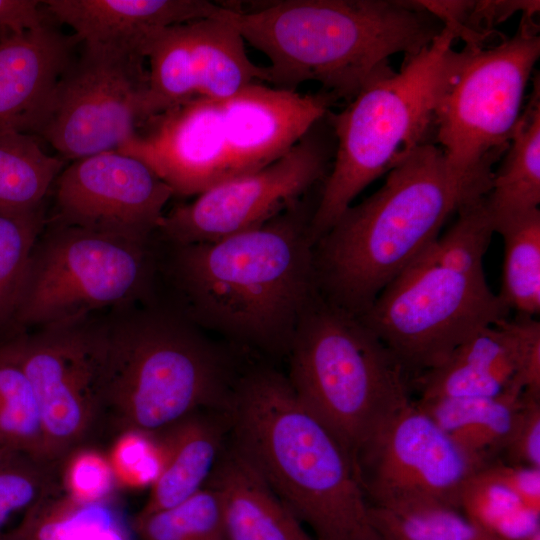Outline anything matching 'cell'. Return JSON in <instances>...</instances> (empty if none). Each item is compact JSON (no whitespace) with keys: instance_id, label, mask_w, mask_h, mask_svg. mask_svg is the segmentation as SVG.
I'll use <instances>...</instances> for the list:
<instances>
[{"instance_id":"8992f818","label":"cell","mask_w":540,"mask_h":540,"mask_svg":"<svg viewBox=\"0 0 540 540\" xmlns=\"http://www.w3.org/2000/svg\"><path fill=\"white\" fill-rule=\"evenodd\" d=\"M102 320V409L117 434L156 435L206 409L225 412L240 376L225 352L173 309L135 303Z\"/></svg>"},{"instance_id":"d4e9b609","label":"cell","mask_w":540,"mask_h":540,"mask_svg":"<svg viewBox=\"0 0 540 540\" xmlns=\"http://www.w3.org/2000/svg\"><path fill=\"white\" fill-rule=\"evenodd\" d=\"M61 463L15 450L0 454V540H16L12 522L19 526L22 540H30L63 498Z\"/></svg>"},{"instance_id":"7a4b0ae2","label":"cell","mask_w":540,"mask_h":540,"mask_svg":"<svg viewBox=\"0 0 540 540\" xmlns=\"http://www.w3.org/2000/svg\"><path fill=\"white\" fill-rule=\"evenodd\" d=\"M223 17L270 60L272 87L296 91L307 81L349 102L392 71L389 57L419 52L444 24L418 1L282 0Z\"/></svg>"},{"instance_id":"836d02e7","label":"cell","mask_w":540,"mask_h":540,"mask_svg":"<svg viewBox=\"0 0 540 540\" xmlns=\"http://www.w3.org/2000/svg\"><path fill=\"white\" fill-rule=\"evenodd\" d=\"M116 485L140 489L152 486L162 467V451L155 435L139 431L118 433L106 454Z\"/></svg>"},{"instance_id":"8fae6325","label":"cell","mask_w":540,"mask_h":540,"mask_svg":"<svg viewBox=\"0 0 540 540\" xmlns=\"http://www.w3.org/2000/svg\"><path fill=\"white\" fill-rule=\"evenodd\" d=\"M430 245L358 317L412 380L440 365L477 330L507 318L510 311L490 289L484 270L445 262Z\"/></svg>"},{"instance_id":"ac0fdd59","label":"cell","mask_w":540,"mask_h":540,"mask_svg":"<svg viewBox=\"0 0 540 540\" xmlns=\"http://www.w3.org/2000/svg\"><path fill=\"white\" fill-rule=\"evenodd\" d=\"M412 387L418 400L540 392L539 321L518 315L477 330Z\"/></svg>"},{"instance_id":"8d00e7d4","label":"cell","mask_w":540,"mask_h":540,"mask_svg":"<svg viewBox=\"0 0 540 540\" xmlns=\"http://www.w3.org/2000/svg\"><path fill=\"white\" fill-rule=\"evenodd\" d=\"M42 1L0 0V35L22 33L48 23Z\"/></svg>"},{"instance_id":"4dcf8cb0","label":"cell","mask_w":540,"mask_h":540,"mask_svg":"<svg viewBox=\"0 0 540 540\" xmlns=\"http://www.w3.org/2000/svg\"><path fill=\"white\" fill-rule=\"evenodd\" d=\"M0 441L11 450L50 461L33 388L24 372L1 356Z\"/></svg>"},{"instance_id":"52a82bcc","label":"cell","mask_w":540,"mask_h":540,"mask_svg":"<svg viewBox=\"0 0 540 540\" xmlns=\"http://www.w3.org/2000/svg\"><path fill=\"white\" fill-rule=\"evenodd\" d=\"M458 31L445 24L399 72L369 81L347 106L325 115L334 138L331 169L315 206L310 235L322 237L369 184L429 142L437 108L462 58Z\"/></svg>"},{"instance_id":"e575fe53","label":"cell","mask_w":540,"mask_h":540,"mask_svg":"<svg viewBox=\"0 0 540 540\" xmlns=\"http://www.w3.org/2000/svg\"><path fill=\"white\" fill-rule=\"evenodd\" d=\"M503 453L509 463L540 468V396L524 393L523 404Z\"/></svg>"},{"instance_id":"f35d334b","label":"cell","mask_w":540,"mask_h":540,"mask_svg":"<svg viewBox=\"0 0 540 540\" xmlns=\"http://www.w3.org/2000/svg\"><path fill=\"white\" fill-rule=\"evenodd\" d=\"M8 450H11L9 448H7L1 441H0V454L8 451Z\"/></svg>"},{"instance_id":"d6a6232c","label":"cell","mask_w":540,"mask_h":540,"mask_svg":"<svg viewBox=\"0 0 540 540\" xmlns=\"http://www.w3.org/2000/svg\"><path fill=\"white\" fill-rule=\"evenodd\" d=\"M60 478L64 499L72 507L100 503L116 487L107 455L84 445L64 458Z\"/></svg>"},{"instance_id":"277c9868","label":"cell","mask_w":540,"mask_h":540,"mask_svg":"<svg viewBox=\"0 0 540 540\" xmlns=\"http://www.w3.org/2000/svg\"><path fill=\"white\" fill-rule=\"evenodd\" d=\"M337 98L262 83L219 99L197 98L148 118L121 152L150 166L173 190L192 196L265 167L321 120Z\"/></svg>"},{"instance_id":"5bb4252c","label":"cell","mask_w":540,"mask_h":540,"mask_svg":"<svg viewBox=\"0 0 540 540\" xmlns=\"http://www.w3.org/2000/svg\"><path fill=\"white\" fill-rule=\"evenodd\" d=\"M145 60L138 54L83 47L58 81L37 137L74 161L121 150L146 121Z\"/></svg>"},{"instance_id":"ffe728a7","label":"cell","mask_w":540,"mask_h":540,"mask_svg":"<svg viewBox=\"0 0 540 540\" xmlns=\"http://www.w3.org/2000/svg\"><path fill=\"white\" fill-rule=\"evenodd\" d=\"M49 18L69 26L83 47L144 57L149 38L166 27L221 14L206 0H46ZM145 58V57H144Z\"/></svg>"},{"instance_id":"6da1fadb","label":"cell","mask_w":540,"mask_h":540,"mask_svg":"<svg viewBox=\"0 0 540 540\" xmlns=\"http://www.w3.org/2000/svg\"><path fill=\"white\" fill-rule=\"evenodd\" d=\"M303 200L265 224L226 238L170 245L164 266L173 310L238 343L288 352L317 293L310 222Z\"/></svg>"},{"instance_id":"1f68e13d","label":"cell","mask_w":540,"mask_h":540,"mask_svg":"<svg viewBox=\"0 0 540 540\" xmlns=\"http://www.w3.org/2000/svg\"><path fill=\"white\" fill-rule=\"evenodd\" d=\"M132 527L140 540H227L219 495L207 483L176 506L134 517Z\"/></svg>"},{"instance_id":"4316f807","label":"cell","mask_w":540,"mask_h":540,"mask_svg":"<svg viewBox=\"0 0 540 540\" xmlns=\"http://www.w3.org/2000/svg\"><path fill=\"white\" fill-rule=\"evenodd\" d=\"M494 231L504 243L499 295L519 316L535 318L540 312V210L502 221Z\"/></svg>"},{"instance_id":"5b68a950","label":"cell","mask_w":540,"mask_h":540,"mask_svg":"<svg viewBox=\"0 0 540 540\" xmlns=\"http://www.w3.org/2000/svg\"><path fill=\"white\" fill-rule=\"evenodd\" d=\"M472 200L450 176L442 149L431 141L420 145L388 172L376 192L349 206L316 241L317 292L362 316L437 239L448 217Z\"/></svg>"},{"instance_id":"f1b7e54d","label":"cell","mask_w":540,"mask_h":540,"mask_svg":"<svg viewBox=\"0 0 540 540\" xmlns=\"http://www.w3.org/2000/svg\"><path fill=\"white\" fill-rule=\"evenodd\" d=\"M369 515L381 540H500L445 505L370 506Z\"/></svg>"},{"instance_id":"ba28073f","label":"cell","mask_w":540,"mask_h":540,"mask_svg":"<svg viewBox=\"0 0 540 540\" xmlns=\"http://www.w3.org/2000/svg\"><path fill=\"white\" fill-rule=\"evenodd\" d=\"M288 353L294 392L338 437L355 466L362 448L412 402V378L392 352L358 317L318 292Z\"/></svg>"},{"instance_id":"4fadbf2b","label":"cell","mask_w":540,"mask_h":540,"mask_svg":"<svg viewBox=\"0 0 540 540\" xmlns=\"http://www.w3.org/2000/svg\"><path fill=\"white\" fill-rule=\"evenodd\" d=\"M335 138L325 116L280 158L219 182L161 218L156 232L168 244L207 243L257 228L302 200L326 179Z\"/></svg>"},{"instance_id":"44dd1931","label":"cell","mask_w":540,"mask_h":540,"mask_svg":"<svg viewBox=\"0 0 540 540\" xmlns=\"http://www.w3.org/2000/svg\"><path fill=\"white\" fill-rule=\"evenodd\" d=\"M207 484L219 495L227 540H315L232 445Z\"/></svg>"},{"instance_id":"83f0119b","label":"cell","mask_w":540,"mask_h":540,"mask_svg":"<svg viewBox=\"0 0 540 540\" xmlns=\"http://www.w3.org/2000/svg\"><path fill=\"white\" fill-rule=\"evenodd\" d=\"M459 509L500 540H524L540 530V511L526 506L484 468L475 471L464 484Z\"/></svg>"},{"instance_id":"74e56055","label":"cell","mask_w":540,"mask_h":540,"mask_svg":"<svg viewBox=\"0 0 540 540\" xmlns=\"http://www.w3.org/2000/svg\"><path fill=\"white\" fill-rule=\"evenodd\" d=\"M524 540H540V530L535 531Z\"/></svg>"},{"instance_id":"9c48e42d","label":"cell","mask_w":540,"mask_h":540,"mask_svg":"<svg viewBox=\"0 0 540 540\" xmlns=\"http://www.w3.org/2000/svg\"><path fill=\"white\" fill-rule=\"evenodd\" d=\"M525 13L512 38L488 48L466 44L437 108L434 134L453 180L471 197L488 194L492 166L507 149L540 56V37Z\"/></svg>"},{"instance_id":"cb8c5ba5","label":"cell","mask_w":540,"mask_h":540,"mask_svg":"<svg viewBox=\"0 0 540 540\" xmlns=\"http://www.w3.org/2000/svg\"><path fill=\"white\" fill-rule=\"evenodd\" d=\"M493 227L538 209L540 204V85L534 82L502 164L485 196ZM495 232V231H494Z\"/></svg>"},{"instance_id":"3957f363","label":"cell","mask_w":540,"mask_h":540,"mask_svg":"<svg viewBox=\"0 0 540 540\" xmlns=\"http://www.w3.org/2000/svg\"><path fill=\"white\" fill-rule=\"evenodd\" d=\"M224 413L231 445L315 540H381L353 458L288 378L270 369L241 375Z\"/></svg>"},{"instance_id":"d6986e66","label":"cell","mask_w":540,"mask_h":540,"mask_svg":"<svg viewBox=\"0 0 540 540\" xmlns=\"http://www.w3.org/2000/svg\"><path fill=\"white\" fill-rule=\"evenodd\" d=\"M77 43L49 23L0 37V134L38 135Z\"/></svg>"},{"instance_id":"603a6c76","label":"cell","mask_w":540,"mask_h":540,"mask_svg":"<svg viewBox=\"0 0 540 540\" xmlns=\"http://www.w3.org/2000/svg\"><path fill=\"white\" fill-rule=\"evenodd\" d=\"M524 401V393L496 397L417 400L416 405L479 468L503 453Z\"/></svg>"},{"instance_id":"f546056e","label":"cell","mask_w":540,"mask_h":540,"mask_svg":"<svg viewBox=\"0 0 540 540\" xmlns=\"http://www.w3.org/2000/svg\"><path fill=\"white\" fill-rule=\"evenodd\" d=\"M43 207L0 214V339L11 334L33 249L44 228Z\"/></svg>"},{"instance_id":"7c38bea8","label":"cell","mask_w":540,"mask_h":540,"mask_svg":"<svg viewBox=\"0 0 540 540\" xmlns=\"http://www.w3.org/2000/svg\"><path fill=\"white\" fill-rule=\"evenodd\" d=\"M101 323L89 317L0 339V356L33 388L52 462L84 445L102 420Z\"/></svg>"},{"instance_id":"7402d4cb","label":"cell","mask_w":540,"mask_h":540,"mask_svg":"<svg viewBox=\"0 0 540 540\" xmlns=\"http://www.w3.org/2000/svg\"><path fill=\"white\" fill-rule=\"evenodd\" d=\"M224 413H193L156 434L162 451V467L144 506L143 517L176 506L205 486L222 453Z\"/></svg>"},{"instance_id":"9a60e30c","label":"cell","mask_w":540,"mask_h":540,"mask_svg":"<svg viewBox=\"0 0 540 540\" xmlns=\"http://www.w3.org/2000/svg\"><path fill=\"white\" fill-rule=\"evenodd\" d=\"M356 470L370 506L459 509L461 490L479 468L412 401L362 448Z\"/></svg>"},{"instance_id":"484cf974","label":"cell","mask_w":540,"mask_h":540,"mask_svg":"<svg viewBox=\"0 0 540 540\" xmlns=\"http://www.w3.org/2000/svg\"><path fill=\"white\" fill-rule=\"evenodd\" d=\"M63 164L62 158L42 149L35 135L0 134V214L19 215L42 208Z\"/></svg>"},{"instance_id":"d590c367","label":"cell","mask_w":540,"mask_h":540,"mask_svg":"<svg viewBox=\"0 0 540 540\" xmlns=\"http://www.w3.org/2000/svg\"><path fill=\"white\" fill-rule=\"evenodd\" d=\"M483 468L526 506L540 511V468L503 462L499 459Z\"/></svg>"},{"instance_id":"30bf717a","label":"cell","mask_w":540,"mask_h":540,"mask_svg":"<svg viewBox=\"0 0 540 540\" xmlns=\"http://www.w3.org/2000/svg\"><path fill=\"white\" fill-rule=\"evenodd\" d=\"M156 267L151 241L56 223L33 249L10 335L136 303L150 293Z\"/></svg>"},{"instance_id":"2e32d148","label":"cell","mask_w":540,"mask_h":540,"mask_svg":"<svg viewBox=\"0 0 540 540\" xmlns=\"http://www.w3.org/2000/svg\"><path fill=\"white\" fill-rule=\"evenodd\" d=\"M224 10L166 27L149 38L143 49L149 63L146 120L192 99L226 98L268 81L267 67L251 61Z\"/></svg>"},{"instance_id":"e0dca14e","label":"cell","mask_w":540,"mask_h":540,"mask_svg":"<svg viewBox=\"0 0 540 540\" xmlns=\"http://www.w3.org/2000/svg\"><path fill=\"white\" fill-rule=\"evenodd\" d=\"M174 192L139 158L107 151L75 160L57 178V223L151 241Z\"/></svg>"}]
</instances>
